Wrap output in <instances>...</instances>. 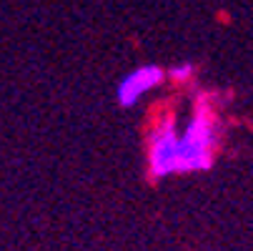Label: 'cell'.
<instances>
[{
	"label": "cell",
	"instance_id": "2",
	"mask_svg": "<svg viewBox=\"0 0 253 251\" xmlns=\"http://www.w3.org/2000/svg\"><path fill=\"white\" fill-rule=\"evenodd\" d=\"M146 163L151 181L180 173V133L175 128V113H166L151 128L146 143Z\"/></svg>",
	"mask_w": 253,
	"mask_h": 251
},
{
	"label": "cell",
	"instance_id": "1",
	"mask_svg": "<svg viewBox=\"0 0 253 251\" xmlns=\"http://www.w3.org/2000/svg\"><path fill=\"white\" fill-rule=\"evenodd\" d=\"M221 143V121L208 93H196L193 113L180 133V173H201L213 166L215 151Z\"/></svg>",
	"mask_w": 253,
	"mask_h": 251
},
{
	"label": "cell",
	"instance_id": "3",
	"mask_svg": "<svg viewBox=\"0 0 253 251\" xmlns=\"http://www.w3.org/2000/svg\"><path fill=\"white\" fill-rule=\"evenodd\" d=\"M166 78H168V70H163L156 63H146V65L133 68L128 76L121 78V83L116 88L118 105L121 108H133L143 96H146L148 91H153V88H158Z\"/></svg>",
	"mask_w": 253,
	"mask_h": 251
},
{
	"label": "cell",
	"instance_id": "4",
	"mask_svg": "<svg viewBox=\"0 0 253 251\" xmlns=\"http://www.w3.org/2000/svg\"><path fill=\"white\" fill-rule=\"evenodd\" d=\"M196 76V65L193 63H175L168 68V81L170 83H191Z\"/></svg>",
	"mask_w": 253,
	"mask_h": 251
}]
</instances>
